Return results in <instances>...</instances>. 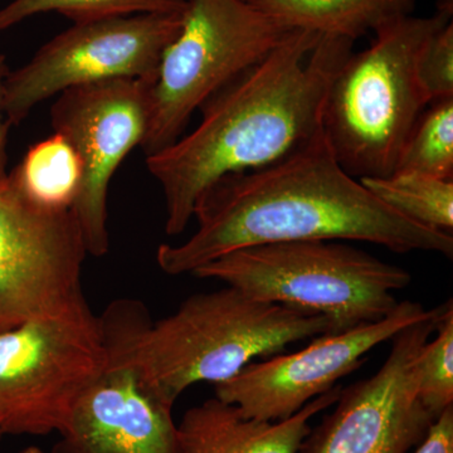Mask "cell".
I'll return each mask as SVG.
<instances>
[{
	"instance_id": "obj_15",
	"label": "cell",
	"mask_w": 453,
	"mask_h": 453,
	"mask_svg": "<svg viewBox=\"0 0 453 453\" xmlns=\"http://www.w3.org/2000/svg\"><path fill=\"white\" fill-rule=\"evenodd\" d=\"M291 29L347 37L356 42L413 11L414 0H242Z\"/></svg>"
},
{
	"instance_id": "obj_10",
	"label": "cell",
	"mask_w": 453,
	"mask_h": 453,
	"mask_svg": "<svg viewBox=\"0 0 453 453\" xmlns=\"http://www.w3.org/2000/svg\"><path fill=\"white\" fill-rule=\"evenodd\" d=\"M73 210L40 207L0 178V333L58 311L83 294L88 256Z\"/></svg>"
},
{
	"instance_id": "obj_4",
	"label": "cell",
	"mask_w": 453,
	"mask_h": 453,
	"mask_svg": "<svg viewBox=\"0 0 453 453\" xmlns=\"http://www.w3.org/2000/svg\"><path fill=\"white\" fill-rule=\"evenodd\" d=\"M452 11L395 18L374 31L371 46L340 65L325 100L321 127L336 160L351 177H388L426 109L417 85V57Z\"/></svg>"
},
{
	"instance_id": "obj_25",
	"label": "cell",
	"mask_w": 453,
	"mask_h": 453,
	"mask_svg": "<svg viewBox=\"0 0 453 453\" xmlns=\"http://www.w3.org/2000/svg\"><path fill=\"white\" fill-rule=\"evenodd\" d=\"M2 437H3L2 434H0V440H2Z\"/></svg>"
},
{
	"instance_id": "obj_23",
	"label": "cell",
	"mask_w": 453,
	"mask_h": 453,
	"mask_svg": "<svg viewBox=\"0 0 453 453\" xmlns=\"http://www.w3.org/2000/svg\"><path fill=\"white\" fill-rule=\"evenodd\" d=\"M11 73L8 68L7 59L4 55H0V178L7 177V142L8 130L11 124L7 119L3 118V97H4V83L8 74Z\"/></svg>"
},
{
	"instance_id": "obj_24",
	"label": "cell",
	"mask_w": 453,
	"mask_h": 453,
	"mask_svg": "<svg viewBox=\"0 0 453 453\" xmlns=\"http://www.w3.org/2000/svg\"><path fill=\"white\" fill-rule=\"evenodd\" d=\"M22 453H46L42 451L41 449H38V447H28V449H26L25 451H22Z\"/></svg>"
},
{
	"instance_id": "obj_11",
	"label": "cell",
	"mask_w": 453,
	"mask_h": 453,
	"mask_svg": "<svg viewBox=\"0 0 453 453\" xmlns=\"http://www.w3.org/2000/svg\"><path fill=\"white\" fill-rule=\"evenodd\" d=\"M154 81L113 79L65 89L52 106L53 130L64 136L81 164V186L73 211L88 255L109 252L107 193L113 174L149 125Z\"/></svg>"
},
{
	"instance_id": "obj_21",
	"label": "cell",
	"mask_w": 453,
	"mask_h": 453,
	"mask_svg": "<svg viewBox=\"0 0 453 453\" xmlns=\"http://www.w3.org/2000/svg\"><path fill=\"white\" fill-rule=\"evenodd\" d=\"M414 73L426 105L453 97L452 22L423 44Z\"/></svg>"
},
{
	"instance_id": "obj_7",
	"label": "cell",
	"mask_w": 453,
	"mask_h": 453,
	"mask_svg": "<svg viewBox=\"0 0 453 453\" xmlns=\"http://www.w3.org/2000/svg\"><path fill=\"white\" fill-rule=\"evenodd\" d=\"M107 365L103 325L83 294L53 314L0 333V434H59Z\"/></svg>"
},
{
	"instance_id": "obj_18",
	"label": "cell",
	"mask_w": 453,
	"mask_h": 453,
	"mask_svg": "<svg viewBox=\"0 0 453 453\" xmlns=\"http://www.w3.org/2000/svg\"><path fill=\"white\" fill-rule=\"evenodd\" d=\"M396 172L453 179V97L423 110L405 140Z\"/></svg>"
},
{
	"instance_id": "obj_5",
	"label": "cell",
	"mask_w": 453,
	"mask_h": 453,
	"mask_svg": "<svg viewBox=\"0 0 453 453\" xmlns=\"http://www.w3.org/2000/svg\"><path fill=\"white\" fill-rule=\"evenodd\" d=\"M253 297L326 315L340 332L395 311V292L412 281L404 268L336 241H291L235 250L199 267Z\"/></svg>"
},
{
	"instance_id": "obj_1",
	"label": "cell",
	"mask_w": 453,
	"mask_h": 453,
	"mask_svg": "<svg viewBox=\"0 0 453 453\" xmlns=\"http://www.w3.org/2000/svg\"><path fill=\"white\" fill-rule=\"evenodd\" d=\"M196 234L160 244L170 276L192 275L226 253L291 241H363L395 253L452 258L453 235L405 219L336 160L324 133L276 162L220 178L196 203Z\"/></svg>"
},
{
	"instance_id": "obj_9",
	"label": "cell",
	"mask_w": 453,
	"mask_h": 453,
	"mask_svg": "<svg viewBox=\"0 0 453 453\" xmlns=\"http://www.w3.org/2000/svg\"><path fill=\"white\" fill-rule=\"evenodd\" d=\"M446 303L390 342L386 362L342 388L335 408L303 440L299 453H412L436 421L418 398V357Z\"/></svg>"
},
{
	"instance_id": "obj_22",
	"label": "cell",
	"mask_w": 453,
	"mask_h": 453,
	"mask_svg": "<svg viewBox=\"0 0 453 453\" xmlns=\"http://www.w3.org/2000/svg\"><path fill=\"white\" fill-rule=\"evenodd\" d=\"M412 453H453V405L432 423Z\"/></svg>"
},
{
	"instance_id": "obj_3",
	"label": "cell",
	"mask_w": 453,
	"mask_h": 453,
	"mask_svg": "<svg viewBox=\"0 0 453 453\" xmlns=\"http://www.w3.org/2000/svg\"><path fill=\"white\" fill-rule=\"evenodd\" d=\"M100 320L109 365L130 368L172 408L195 384L222 383L258 357L340 333L329 316L253 299L232 286L193 295L154 324L127 301L112 303Z\"/></svg>"
},
{
	"instance_id": "obj_2",
	"label": "cell",
	"mask_w": 453,
	"mask_h": 453,
	"mask_svg": "<svg viewBox=\"0 0 453 453\" xmlns=\"http://www.w3.org/2000/svg\"><path fill=\"white\" fill-rule=\"evenodd\" d=\"M354 41L294 29L264 59L205 101L195 130L146 166L162 187L168 235L186 231L220 178L262 168L323 133L325 100Z\"/></svg>"
},
{
	"instance_id": "obj_8",
	"label": "cell",
	"mask_w": 453,
	"mask_h": 453,
	"mask_svg": "<svg viewBox=\"0 0 453 453\" xmlns=\"http://www.w3.org/2000/svg\"><path fill=\"white\" fill-rule=\"evenodd\" d=\"M181 25L183 12L73 23L28 64L9 73L3 97L5 119L20 124L35 106L76 86L113 79L154 81Z\"/></svg>"
},
{
	"instance_id": "obj_6",
	"label": "cell",
	"mask_w": 453,
	"mask_h": 453,
	"mask_svg": "<svg viewBox=\"0 0 453 453\" xmlns=\"http://www.w3.org/2000/svg\"><path fill=\"white\" fill-rule=\"evenodd\" d=\"M292 31L242 0H186L180 33L164 52L150 88L146 157L174 144L205 101Z\"/></svg>"
},
{
	"instance_id": "obj_20",
	"label": "cell",
	"mask_w": 453,
	"mask_h": 453,
	"mask_svg": "<svg viewBox=\"0 0 453 453\" xmlns=\"http://www.w3.org/2000/svg\"><path fill=\"white\" fill-rule=\"evenodd\" d=\"M436 333L418 357V398L434 419L453 405L452 300L446 303Z\"/></svg>"
},
{
	"instance_id": "obj_12",
	"label": "cell",
	"mask_w": 453,
	"mask_h": 453,
	"mask_svg": "<svg viewBox=\"0 0 453 453\" xmlns=\"http://www.w3.org/2000/svg\"><path fill=\"white\" fill-rule=\"evenodd\" d=\"M429 311L422 303L402 301L377 323L318 336L295 353L255 360L231 380L214 384L216 398L237 405L251 418L270 422L290 418L359 368L372 349L422 320Z\"/></svg>"
},
{
	"instance_id": "obj_16",
	"label": "cell",
	"mask_w": 453,
	"mask_h": 453,
	"mask_svg": "<svg viewBox=\"0 0 453 453\" xmlns=\"http://www.w3.org/2000/svg\"><path fill=\"white\" fill-rule=\"evenodd\" d=\"M8 178L40 207L73 210L81 186V164L70 142L55 133L32 146Z\"/></svg>"
},
{
	"instance_id": "obj_19",
	"label": "cell",
	"mask_w": 453,
	"mask_h": 453,
	"mask_svg": "<svg viewBox=\"0 0 453 453\" xmlns=\"http://www.w3.org/2000/svg\"><path fill=\"white\" fill-rule=\"evenodd\" d=\"M186 0H13L0 9V32L47 12H57L73 23L134 14L181 13Z\"/></svg>"
},
{
	"instance_id": "obj_14",
	"label": "cell",
	"mask_w": 453,
	"mask_h": 453,
	"mask_svg": "<svg viewBox=\"0 0 453 453\" xmlns=\"http://www.w3.org/2000/svg\"><path fill=\"white\" fill-rule=\"evenodd\" d=\"M342 386L310 401L283 421L244 416L234 404L208 399L190 408L177 425L175 453H299L316 414L333 407Z\"/></svg>"
},
{
	"instance_id": "obj_17",
	"label": "cell",
	"mask_w": 453,
	"mask_h": 453,
	"mask_svg": "<svg viewBox=\"0 0 453 453\" xmlns=\"http://www.w3.org/2000/svg\"><path fill=\"white\" fill-rule=\"evenodd\" d=\"M375 198L405 219L437 231H453V179L396 172L357 179Z\"/></svg>"
},
{
	"instance_id": "obj_13",
	"label": "cell",
	"mask_w": 453,
	"mask_h": 453,
	"mask_svg": "<svg viewBox=\"0 0 453 453\" xmlns=\"http://www.w3.org/2000/svg\"><path fill=\"white\" fill-rule=\"evenodd\" d=\"M173 408L140 384L127 366L106 371L77 399L61 453H175Z\"/></svg>"
}]
</instances>
